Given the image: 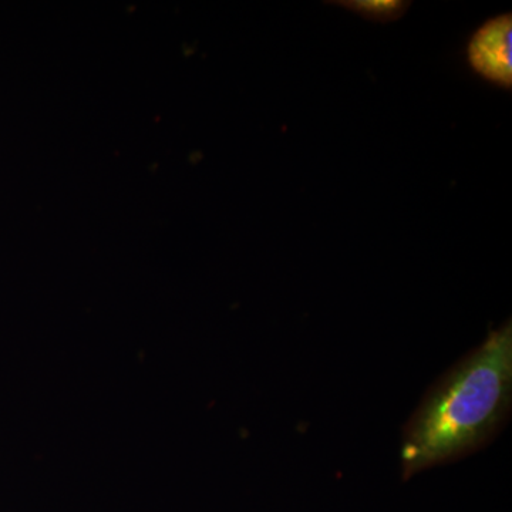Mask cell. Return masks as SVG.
<instances>
[{
	"mask_svg": "<svg viewBox=\"0 0 512 512\" xmlns=\"http://www.w3.org/2000/svg\"><path fill=\"white\" fill-rule=\"evenodd\" d=\"M512 407V323L491 329L476 349L447 370L407 420L403 480L454 463L490 444Z\"/></svg>",
	"mask_w": 512,
	"mask_h": 512,
	"instance_id": "6da1fadb",
	"label": "cell"
},
{
	"mask_svg": "<svg viewBox=\"0 0 512 512\" xmlns=\"http://www.w3.org/2000/svg\"><path fill=\"white\" fill-rule=\"evenodd\" d=\"M328 3L348 9L360 18L380 23L403 18L412 6V2H403V0H342V2Z\"/></svg>",
	"mask_w": 512,
	"mask_h": 512,
	"instance_id": "3957f363",
	"label": "cell"
},
{
	"mask_svg": "<svg viewBox=\"0 0 512 512\" xmlns=\"http://www.w3.org/2000/svg\"><path fill=\"white\" fill-rule=\"evenodd\" d=\"M467 62L485 82L511 92L512 15L510 12L485 20L468 40Z\"/></svg>",
	"mask_w": 512,
	"mask_h": 512,
	"instance_id": "7a4b0ae2",
	"label": "cell"
}]
</instances>
